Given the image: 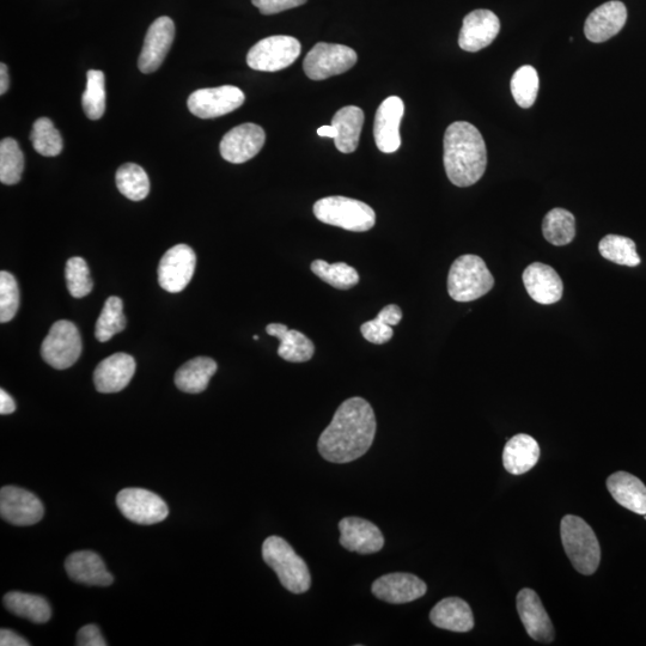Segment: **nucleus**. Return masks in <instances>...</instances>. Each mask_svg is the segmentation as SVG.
Masks as SVG:
<instances>
[{"instance_id":"obj_1","label":"nucleus","mask_w":646,"mask_h":646,"mask_svg":"<svg viewBox=\"0 0 646 646\" xmlns=\"http://www.w3.org/2000/svg\"><path fill=\"white\" fill-rule=\"evenodd\" d=\"M376 417L367 400L351 398L341 404L322 432L318 449L323 459L349 463L368 452L376 435Z\"/></svg>"},{"instance_id":"obj_2","label":"nucleus","mask_w":646,"mask_h":646,"mask_svg":"<svg viewBox=\"0 0 646 646\" xmlns=\"http://www.w3.org/2000/svg\"><path fill=\"white\" fill-rule=\"evenodd\" d=\"M444 168L450 182L469 187L483 178L487 150L480 131L466 121H456L444 134Z\"/></svg>"},{"instance_id":"obj_3","label":"nucleus","mask_w":646,"mask_h":646,"mask_svg":"<svg viewBox=\"0 0 646 646\" xmlns=\"http://www.w3.org/2000/svg\"><path fill=\"white\" fill-rule=\"evenodd\" d=\"M262 558L291 593L303 594L310 589L312 576L308 566L288 541L279 536H270L262 545Z\"/></svg>"},{"instance_id":"obj_4","label":"nucleus","mask_w":646,"mask_h":646,"mask_svg":"<svg viewBox=\"0 0 646 646\" xmlns=\"http://www.w3.org/2000/svg\"><path fill=\"white\" fill-rule=\"evenodd\" d=\"M563 546L574 568L589 576L599 568L601 547L593 528L581 517L566 515L560 524Z\"/></svg>"},{"instance_id":"obj_5","label":"nucleus","mask_w":646,"mask_h":646,"mask_svg":"<svg viewBox=\"0 0 646 646\" xmlns=\"http://www.w3.org/2000/svg\"><path fill=\"white\" fill-rule=\"evenodd\" d=\"M495 285L492 273L478 255H462L450 267L448 292L456 302H472L490 292Z\"/></svg>"},{"instance_id":"obj_6","label":"nucleus","mask_w":646,"mask_h":646,"mask_svg":"<svg viewBox=\"0 0 646 646\" xmlns=\"http://www.w3.org/2000/svg\"><path fill=\"white\" fill-rule=\"evenodd\" d=\"M314 213L322 223L355 233L369 231L376 223V213L368 204L346 197L320 199L314 205Z\"/></svg>"},{"instance_id":"obj_7","label":"nucleus","mask_w":646,"mask_h":646,"mask_svg":"<svg viewBox=\"0 0 646 646\" xmlns=\"http://www.w3.org/2000/svg\"><path fill=\"white\" fill-rule=\"evenodd\" d=\"M82 338L75 323L60 320L53 323L41 346L44 361L57 370L72 367L82 355Z\"/></svg>"},{"instance_id":"obj_8","label":"nucleus","mask_w":646,"mask_h":646,"mask_svg":"<svg viewBox=\"0 0 646 646\" xmlns=\"http://www.w3.org/2000/svg\"><path fill=\"white\" fill-rule=\"evenodd\" d=\"M301 50L300 41L292 36H270L252 47L247 64L255 71L277 72L294 64Z\"/></svg>"},{"instance_id":"obj_9","label":"nucleus","mask_w":646,"mask_h":646,"mask_svg":"<svg viewBox=\"0 0 646 646\" xmlns=\"http://www.w3.org/2000/svg\"><path fill=\"white\" fill-rule=\"evenodd\" d=\"M357 59V53L350 47L319 42L304 59L303 69L308 78L323 81L349 71Z\"/></svg>"},{"instance_id":"obj_10","label":"nucleus","mask_w":646,"mask_h":646,"mask_svg":"<svg viewBox=\"0 0 646 646\" xmlns=\"http://www.w3.org/2000/svg\"><path fill=\"white\" fill-rule=\"evenodd\" d=\"M246 96L233 85L194 91L187 101L188 109L200 119H215L239 109Z\"/></svg>"},{"instance_id":"obj_11","label":"nucleus","mask_w":646,"mask_h":646,"mask_svg":"<svg viewBox=\"0 0 646 646\" xmlns=\"http://www.w3.org/2000/svg\"><path fill=\"white\" fill-rule=\"evenodd\" d=\"M118 508L127 520L151 526L169 515L166 502L156 493L144 489H125L117 497Z\"/></svg>"},{"instance_id":"obj_12","label":"nucleus","mask_w":646,"mask_h":646,"mask_svg":"<svg viewBox=\"0 0 646 646\" xmlns=\"http://www.w3.org/2000/svg\"><path fill=\"white\" fill-rule=\"evenodd\" d=\"M197 266V255L187 245H176L163 255L158 265V283L170 294H179L190 284Z\"/></svg>"},{"instance_id":"obj_13","label":"nucleus","mask_w":646,"mask_h":646,"mask_svg":"<svg viewBox=\"0 0 646 646\" xmlns=\"http://www.w3.org/2000/svg\"><path fill=\"white\" fill-rule=\"evenodd\" d=\"M44 504L34 493L16 486H5L0 491V515L15 526H33L44 517Z\"/></svg>"},{"instance_id":"obj_14","label":"nucleus","mask_w":646,"mask_h":646,"mask_svg":"<svg viewBox=\"0 0 646 646\" xmlns=\"http://www.w3.org/2000/svg\"><path fill=\"white\" fill-rule=\"evenodd\" d=\"M265 131L255 124H243L230 130L222 139L219 150L225 161L234 164L252 160L264 148Z\"/></svg>"},{"instance_id":"obj_15","label":"nucleus","mask_w":646,"mask_h":646,"mask_svg":"<svg viewBox=\"0 0 646 646\" xmlns=\"http://www.w3.org/2000/svg\"><path fill=\"white\" fill-rule=\"evenodd\" d=\"M175 38V24L172 18L163 16L151 24L146 33L142 53L138 60L139 70L152 73L160 69Z\"/></svg>"},{"instance_id":"obj_16","label":"nucleus","mask_w":646,"mask_h":646,"mask_svg":"<svg viewBox=\"0 0 646 646\" xmlns=\"http://www.w3.org/2000/svg\"><path fill=\"white\" fill-rule=\"evenodd\" d=\"M340 545L359 554L380 552L385 538L379 527L361 517H345L339 523Z\"/></svg>"},{"instance_id":"obj_17","label":"nucleus","mask_w":646,"mask_h":646,"mask_svg":"<svg viewBox=\"0 0 646 646\" xmlns=\"http://www.w3.org/2000/svg\"><path fill=\"white\" fill-rule=\"evenodd\" d=\"M501 22L490 10H475L463 20L459 45L463 51L478 52L496 40Z\"/></svg>"},{"instance_id":"obj_18","label":"nucleus","mask_w":646,"mask_h":646,"mask_svg":"<svg viewBox=\"0 0 646 646\" xmlns=\"http://www.w3.org/2000/svg\"><path fill=\"white\" fill-rule=\"evenodd\" d=\"M405 105L398 96H390L377 109L374 137L377 148L385 154H393L401 146L400 124Z\"/></svg>"},{"instance_id":"obj_19","label":"nucleus","mask_w":646,"mask_h":646,"mask_svg":"<svg viewBox=\"0 0 646 646\" xmlns=\"http://www.w3.org/2000/svg\"><path fill=\"white\" fill-rule=\"evenodd\" d=\"M517 611L524 629L536 642L550 644L554 627L538 594L532 589H522L517 595Z\"/></svg>"},{"instance_id":"obj_20","label":"nucleus","mask_w":646,"mask_h":646,"mask_svg":"<svg viewBox=\"0 0 646 646\" xmlns=\"http://www.w3.org/2000/svg\"><path fill=\"white\" fill-rule=\"evenodd\" d=\"M371 590L377 599L393 603V605H402V603L416 601L423 597L428 591V587L417 576L395 572V574L380 577L374 582Z\"/></svg>"},{"instance_id":"obj_21","label":"nucleus","mask_w":646,"mask_h":646,"mask_svg":"<svg viewBox=\"0 0 646 646\" xmlns=\"http://www.w3.org/2000/svg\"><path fill=\"white\" fill-rule=\"evenodd\" d=\"M627 21V9L624 3L612 0L599 6L585 21L584 33L587 39L601 44L619 34Z\"/></svg>"},{"instance_id":"obj_22","label":"nucleus","mask_w":646,"mask_h":646,"mask_svg":"<svg viewBox=\"0 0 646 646\" xmlns=\"http://www.w3.org/2000/svg\"><path fill=\"white\" fill-rule=\"evenodd\" d=\"M136 373V361L127 353L119 352L109 356L97 365L94 383L97 392L119 393L129 386Z\"/></svg>"},{"instance_id":"obj_23","label":"nucleus","mask_w":646,"mask_h":646,"mask_svg":"<svg viewBox=\"0 0 646 646\" xmlns=\"http://www.w3.org/2000/svg\"><path fill=\"white\" fill-rule=\"evenodd\" d=\"M523 283L530 297L539 304L550 306L562 300L564 284L554 268L534 262L523 272Z\"/></svg>"},{"instance_id":"obj_24","label":"nucleus","mask_w":646,"mask_h":646,"mask_svg":"<svg viewBox=\"0 0 646 646\" xmlns=\"http://www.w3.org/2000/svg\"><path fill=\"white\" fill-rule=\"evenodd\" d=\"M65 570L71 580L77 583L108 587L114 581L101 557L90 551L70 554L65 562Z\"/></svg>"},{"instance_id":"obj_25","label":"nucleus","mask_w":646,"mask_h":646,"mask_svg":"<svg viewBox=\"0 0 646 646\" xmlns=\"http://www.w3.org/2000/svg\"><path fill=\"white\" fill-rule=\"evenodd\" d=\"M607 489L621 507L646 515V486L641 479L627 472H617L607 479Z\"/></svg>"},{"instance_id":"obj_26","label":"nucleus","mask_w":646,"mask_h":646,"mask_svg":"<svg viewBox=\"0 0 646 646\" xmlns=\"http://www.w3.org/2000/svg\"><path fill=\"white\" fill-rule=\"evenodd\" d=\"M431 623L452 632H469L474 627L471 607L460 597H448L437 603L430 613Z\"/></svg>"},{"instance_id":"obj_27","label":"nucleus","mask_w":646,"mask_h":646,"mask_svg":"<svg viewBox=\"0 0 646 646\" xmlns=\"http://www.w3.org/2000/svg\"><path fill=\"white\" fill-rule=\"evenodd\" d=\"M266 332L271 337L279 339L278 355L291 363H304L313 358L315 347L307 335L289 329L282 323H271L266 327Z\"/></svg>"},{"instance_id":"obj_28","label":"nucleus","mask_w":646,"mask_h":646,"mask_svg":"<svg viewBox=\"0 0 646 646\" xmlns=\"http://www.w3.org/2000/svg\"><path fill=\"white\" fill-rule=\"evenodd\" d=\"M539 459V443L526 434L514 436L504 448L503 465L510 474L521 475L529 472Z\"/></svg>"},{"instance_id":"obj_29","label":"nucleus","mask_w":646,"mask_h":646,"mask_svg":"<svg viewBox=\"0 0 646 646\" xmlns=\"http://www.w3.org/2000/svg\"><path fill=\"white\" fill-rule=\"evenodd\" d=\"M363 124L364 113L361 108L349 106L335 113L332 125L337 129L338 136L334 143L340 152L351 154L357 150Z\"/></svg>"},{"instance_id":"obj_30","label":"nucleus","mask_w":646,"mask_h":646,"mask_svg":"<svg viewBox=\"0 0 646 646\" xmlns=\"http://www.w3.org/2000/svg\"><path fill=\"white\" fill-rule=\"evenodd\" d=\"M217 369L218 365L212 358L191 359L176 371L175 385L188 394L203 393L209 387L211 377L216 374Z\"/></svg>"},{"instance_id":"obj_31","label":"nucleus","mask_w":646,"mask_h":646,"mask_svg":"<svg viewBox=\"0 0 646 646\" xmlns=\"http://www.w3.org/2000/svg\"><path fill=\"white\" fill-rule=\"evenodd\" d=\"M4 606L17 617L35 624H45L52 617L50 603L44 597L20 591H11L4 596Z\"/></svg>"},{"instance_id":"obj_32","label":"nucleus","mask_w":646,"mask_h":646,"mask_svg":"<svg viewBox=\"0 0 646 646\" xmlns=\"http://www.w3.org/2000/svg\"><path fill=\"white\" fill-rule=\"evenodd\" d=\"M542 234L553 246L570 245L576 236L575 216L565 209H553L547 213L542 222Z\"/></svg>"},{"instance_id":"obj_33","label":"nucleus","mask_w":646,"mask_h":646,"mask_svg":"<svg viewBox=\"0 0 646 646\" xmlns=\"http://www.w3.org/2000/svg\"><path fill=\"white\" fill-rule=\"evenodd\" d=\"M599 251L603 258L621 266L636 267L642 262L635 241L629 237L607 235L600 241Z\"/></svg>"},{"instance_id":"obj_34","label":"nucleus","mask_w":646,"mask_h":646,"mask_svg":"<svg viewBox=\"0 0 646 646\" xmlns=\"http://www.w3.org/2000/svg\"><path fill=\"white\" fill-rule=\"evenodd\" d=\"M117 186L121 194L132 201L144 200L150 193V180L145 170L134 163H126L117 172Z\"/></svg>"},{"instance_id":"obj_35","label":"nucleus","mask_w":646,"mask_h":646,"mask_svg":"<svg viewBox=\"0 0 646 646\" xmlns=\"http://www.w3.org/2000/svg\"><path fill=\"white\" fill-rule=\"evenodd\" d=\"M126 325L123 301L119 297H109L96 322L95 337L100 343H107L115 334L123 332Z\"/></svg>"},{"instance_id":"obj_36","label":"nucleus","mask_w":646,"mask_h":646,"mask_svg":"<svg viewBox=\"0 0 646 646\" xmlns=\"http://www.w3.org/2000/svg\"><path fill=\"white\" fill-rule=\"evenodd\" d=\"M85 115L90 120H99L106 112V79L105 73L99 70L88 72L87 88L82 97Z\"/></svg>"},{"instance_id":"obj_37","label":"nucleus","mask_w":646,"mask_h":646,"mask_svg":"<svg viewBox=\"0 0 646 646\" xmlns=\"http://www.w3.org/2000/svg\"><path fill=\"white\" fill-rule=\"evenodd\" d=\"M24 156L15 139L5 138L0 143V181L4 185H16L21 181Z\"/></svg>"},{"instance_id":"obj_38","label":"nucleus","mask_w":646,"mask_h":646,"mask_svg":"<svg viewBox=\"0 0 646 646\" xmlns=\"http://www.w3.org/2000/svg\"><path fill=\"white\" fill-rule=\"evenodd\" d=\"M312 271L323 282L339 290H349L359 282L358 272L355 268L345 264V262L328 264L323 260H315L312 264Z\"/></svg>"},{"instance_id":"obj_39","label":"nucleus","mask_w":646,"mask_h":646,"mask_svg":"<svg viewBox=\"0 0 646 646\" xmlns=\"http://www.w3.org/2000/svg\"><path fill=\"white\" fill-rule=\"evenodd\" d=\"M539 91V76L533 66L520 67L511 79V94L518 106L530 108L534 105Z\"/></svg>"},{"instance_id":"obj_40","label":"nucleus","mask_w":646,"mask_h":646,"mask_svg":"<svg viewBox=\"0 0 646 646\" xmlns=\"http://www.w3.org/2000/svg\"><path fill=\"white\" fill-rule=\"evenodd\" d=\"M30 139L35 151L42 156L56 157L63 151V138L48 118L35 121Z\"/></svg>"},{"instance_id":"obj_41","label":"nucleus","mask_w":646,"mask_h":646,"mask_svg":"<svg viewBox=\"0 0 646 646\" xmlns=\"http://www.w3.org/2000/svg\"><path fill=\"white\" fill-rule=\"evenodd\" d=\"M65 279L72 297L83 298L93 291L94 285L90 278L89 267L82 258L75 257L66 262Z\"/></svg>"},{"instance_id":"obj_42","label":"nucleus","mask_w":646,"mask_h":646,"mask_svg":"<svg viewBox=\"0 0 646 646\" xmlns=\"http://www.w3.org/2000/svg\"><path fill=\"white\" fill-rule=\"evenodd\" d=\"M20 307V289L14 276L3 271L0 273V322L6 323L15 318Z\"/></svg>"},{"instance_id":"obj_43","label":"nucleus","mask_w":646,"mask_h":646,"mask_svg":"<svg viewBox=\"0 0 646 646\" xmlns=\"http://www.w3.org/2000/svg\"><path fill=\"white\" fill-rule=\"evenodd\" d=\"M364 339L376 345L388 343L393 338V328L379 318L365 322L361 327Z\"/></svg>"},{"instance_id":"obj_44","label":"nucleus","mask_w":646,"mask_h":646,"mask_svg":"<svg viewBox=\"0 0 646 646\" xmlns=\"http://www.w3.org/2000/svg\"><path fill=\"white\" fill-rule=\"evenodd\" d=\"M254 6L262 15H276L279 12L298 8L307 3V0H252Z\"/></svg>"},{"instance_id":"obj_45","label":"nucleus","mask_w":646,"mask_h":646,"mask_svg":"<svg viewBox=\"0 0 646 646\" xmlns=\"http://www.w3.org/2000/svg\"><path fill=\"white\" fill-rule=\"evenodd\" d=\"M78 646H106L105 638L102 637L99 627L87 625L82 627L77 636Z\"/></svg>"},{"instance_id":"obj_46","label":"nucleus","mask_w":646,"mask_h":646,"mask_svg":"<svg viewBox=\"0 0 646 646\" xmlns=\"http://www.w3.org/2000/svg\"><path fill=\"white\" fill-rule=\"evenodd\" d=\"M377 318L388 323L390 326H396L399 325L402 319V312L398 306H395V304H389V306L381 310L379 315H377Z\"/></svg>"},{"instance_id":"obj_47","label":"nucleus","mask_w":646,"mask_h":646,"mask_svg":"<svg viewBox=\"0 0 646 646\" xmlns=\"http://www.w3.org/2000/svg\"><path fill=\"white\" fill-rule=\"evenodd\" d=\"M0 645L2 646H29L30 643L26 641L16 632L3 629L0 631Z\"/></svg>"},{"instance_id":"obj_48","label":"nucleus","mask_w":646,"mask_h":646,"mask_svg":"<svg viewBox=\"0 0 646 646\" xmlns=\"http://www.w3.org/2000/svg\"><path fill=\"white\" fill-rule=\"evenodd\" d=\"M15 411V400L4 389L0 390V414L2 416H8V414L14 413Z\"/></svg>"},{"instance_id":"obj_49","label":"nucleus","mask_w":646,"mask_h":646,"mask_svg":"<svg viewBox=\"0 0 646 646\" xmlns=\"http://www.w3.org/2000/svg\"><path fill=\"white\" fill-rule=\"evenodd\" d=\"M10 87V78L8 66L4 63L0 64V95H4Z\"/></svg>"},{"instance_id":"obj_50","label":"nucleus","mask_w":646,"mask_h":646,"mask_svg":"<svg viewBox=\"0 0 646 646\" xmlns=\"http://www.w3.org/2000/svg\"><path fill=\"white\" fill-rule=\"evenodd\" d=\"M318 134L320 137L335 139L338 136V131L333 125H328L320 127Z\"/></svg>"},{"instance_id":"obj_51","label":"nucleus","mask_w":646,"mask_h":646,"mask_svg":"<svg viewBox=\"0 0 646 646\" xmlns=\"http://www.w3.org/2000/svg\"><path fill=\"white\" fill-rule=\"evenodd\" d=\"M645 521H646V515H644Z\"/></svg>"}]
</instances>
